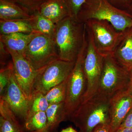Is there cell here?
<instances>
[{
  "mask_svg": "<svg viewBox=\"0 0 132 132\" xmlns=\"http://www.w3.org/2000/svg\"><path fill=\"white\" fill-rule=\"evenodd\" d=\"M85 23L68 16L56 24L54 40L59 59L75 61L86 37Z\"/></svg>",
  "mask_w": 132,
  "mask_h": 132,
  "instance_id": "1",
  "label": "cell"
},
{
  "mask_svg": "<svg viewBox=\"0 0 132 132\" xmlns=\"http://www.w3.org/2000/svg\"><path fill=\"white\" fill-rule=\"evenodd\" d=\"M111 98L97 93L81 103L68 120L79 128L80 132H93L99 125L109 124Z\"/></svg>",
  "mask_w": 132,
  "mask_h": 132,
  "instance_id": "2",
  "label": "cell"
},
{
  "mask_svg": "<svg viewBox=\"0 0 132 132\" xmlns=\"http://www.w3.org/2000/svg\"><path fill=\"white\" fill-rule=\"evenodd\" d=\"M85 23L90 20L107 21L118 31L132 27V15L126 10L118 8L108 0H86L77 16Z\"/></svg>",
  "mask_w": 132,
  "mask_h": 132,
  "instance_id": "3",
  "label": "cell"
},
{
  "mask_svg": "<svg viewBox=\"0 0 132 132\" xmlns=\"http://www.w3.org/2000/svg\"><path fill=\"white\" fill-rule=\"evenodd\" d=\"M87 46L86 36L76 60L73 68L67 79V96L65 102V110L67 119L81 104L86 90L84 62Z\"/></svg>",
  "mask_w": 132,
  "mask_h": 132,
  "instance_id": "4",
  "label": "cell"
},
{
  "mask_svg": "<svg viewBox=\"0 0 132 132\" xmlns=\"http://www.w3.org/2000/svg\"><path fill=\"white\" fill-rule=\"evenodd\" d=\"M129 78V71L113 55L104 57L97 93L111 98L119 92L127 90Z\"/></svg>",
  "mask_w": 132,
  "mask_h": 132,
  "instance_id": "5",
  "label": "cell"
},
{
  "mask_svg": "<svg viewBox=\"0 0 132 132\" xmlns=\"http://www.w3.org/2000/svg\"><path fill=\"white\" fill-rule=\"evenodd\" d=\"M93 37L95 48L104 57L113 55L124 32L118 31L107 21L90 20L85 22Z\"/></svg>",
  "mask_w": 132,
  "mask_h": 132,
  "instance_id": "6",
  "label": "cell"
},
{
  "mask_svg": "<svg viewBox=\"0 0 132 132\" xmlns=\"http://www.w3.org/2000/svg\"><path fill=\"white\" fill-rule=\"evenodd\" d=\"M86 29L87 46L84 60V69L86 80L87 87L81 103L88 100L97 93L104 58L97 52L92 34L86 27Z\"/></svg>",
  "mask_w": 132,
  "mask_h": 132,
  "instance_id": "7",
  "label": "cell"
},
{
  "mask_svg": "<svg viewBox=\"0 0 132 132\" xmlns=\"http://www.w3.org/2000/svg\"><path fill=\"white\" fill-rule=\"evenodd\" d=\"M23 56L36 71L59 59L53 38L42 34L33 38Z\"/></svg>",
  "mask_w": 132,
  "mask_h": 132,
  "instance_id": "8",
  "label": "cell"
},
{
  "mask_svg": "<svg viewBox=\"0 0 132 132\" xmlns=\"http://www.w3.org/2000/svg\"><path fill=\"white\" fill-rule=\"evenodd\" d=\"M75 63V61H66L59 59L37 71L33 93L39 92L45 95L55 86L66 80Z\"/></svg>",
  "mask_w": 132,
  "mask_h": 132,
  "instance_id": "9",
  "label": "cell"
},
{
  "mask_svg": "<svg viewBox=\"0 0 132 132\" xmlns=\"http://www.w3.org/2000/svg\"><path fill=\"white\" fill-rule=\"evenodd\" d=\"M12 58L13 73L17 84L30 101L37 72L21 55L8 51Z\"/></svg>",
  "mask_w": 132,
  "mask_h": 132,
  "instance_id": "10",
  "label": "cell"
},
{
  "mask_svg": "<svg viewBox=\"0 0 132 132\" xmlns=\"http://www.w3.org/2000/svg\"><path fill=\"white\" fill-rule=\"evenodd\" d=\"M132 109V95L127 90L119 92L110 99V132H115Z\"/></svg>",
  "mask_w": 132,
  "mask_h": 132,
  "instance_id": "11",
  "label": "cell"
},
{
  "mask_svg": "<svg viewBox=\"0 0 132 132\" xmlns=\"http://www.w3.org/2000/svg\"><path fill=\"white\" fill-rule=\"evenodd\" d=\"M0 98L6 102L17 117L24 121L26 120L28 113L29 101L17 84L14 73Z\"/></svg>",
  "mask_w": 132,
  "mask_h": 132,
  "instance_id": "12",
  "label": "cell"
},
{
  "mask_svg": "<svg viewBox=\"0 0 132 132\" xmlns=\"http://www.w3.org/2000/svg\"><path fill=\"white\" fill-rule=\"evenodd\" d=\"M37 12L55 24L69 16L63 0H46Z\"/></svg>",
  "mask_w": 132,
  "mask_h": 132,
  "instance_id": "13",
  "label": "cell"
},
{
  "mask_svg": "<svg viewBox=\"0 0 132 132\" xmlns=\"http://www.w3.org/2000/svg\"><path fill=\"white\" fill-rule=\"evenodd\" d=\"M38 34H40L17 33L1 35L0 42L5 45L8 51L15 52L23 56L29 43Z\"/></svg>",
  "mask_w": 132,
  "mask_h": 132,
  "instance_id": "14",
  "label": "cell"
},
{
  "mask_svg": "<svg viewBox=\"0 0 132 132\" xmlns=\"http://www.w3.org/2000/svg\"><path fill=\"white\" fill-rule=\"evenodd\" d=\"M113 56L128 71L132 69V27L124 31Z\"/></svg>",
  "mask_w": 132,
  "mask_h": 132,
  "instance_id": "15",
  "label": "cell"
},
{
  "mask_svg": "<svg viewBox=\"0 0 132 132\" xmlns=\"http://www.w3.org/2000/svg\"><path fill=\"white\" fill-rule=\"evenodd\" d=\"M8 104L0 98V132H25Z\"/></svg>",
  "mask_w": 132,
  "mask_h": 132,
  "instance_id": "16",
  "label": "cell"
},
{
  "mask_svg": "<svg viewBox=\"0 0 132 132\" xmlns=\"http://www.w3.org/2000/svg\"><path fill=\"white\" fill-rule=\"evenodd\" d=\"M28 10L10 1L0 0V20H27L31 17Z\"/></svg>",
  "mask_w": 132,
  "mask_h": 132,
  "instance_id": "17",
  "label": "cell"
},
{
  "mask_svg": "<svg viewBox=\"0 0 132 132\" xmlns=\"http://www.w3.org/2000/svg\"><path fill=\"white\" fill-rule=\"evenodd\" d=\"M46 113L47 121L46 132H54L61 122L68 120L65 102L50 104Z\"/></svg>",
  "mask_w": 132,
  "mask_h": 132,
  "instance_id": "18",
  "label": "cell"
},
{
  "mask_svg": "<svg viewBox=\"0 0 132 132\" xmlns=\"http://www.w3.org/2000/svg\"><path fill=\"white\" fill-rule=\"evenodd\" d=\"M27 20L36 32L53 38L56 24L41 15L38 12L31 14V17Z\"/></svg>",
  "mask_w": 132,
  "mask_h": 132,
  "instance_id": "19",
  "label": "cell"
},
{
  "mask_svg": "<svg viewBox=\"0 0 132 132\" xmlns=\"http://www.w3.org/2000/svg\"><path fill=\"white\" fill-rule=\"evenodd\" d=\"M33 32L38 33L33 30L27 20H0L1 35L17 33L30 34Z\"/></svg>",
  "mask_w": 132,
  "mask_h": 132,
  "instance_id": "20",
  "label": "cell"
},
{
  "mask_svg": "<svg viewBox=\"0 0 132 132\" xmlns=\"http://www.w3.org/2000/svg\"><path fill=\"white\" fill-rule=\"evenodd\" d=\"M47 122L46 112H38L27 116L24 127L29 132H46Z\"/></svg>",
  "mask_w": 132,
  "mask_h": 132,
  "instance_id": "21",
  "label": "cell"
},
{
  "mask_svg": "<svg viewBox=\"0 0 132 132\" xmlns=\"http://www.w3.org/2000/svg\"><path fill=\"white\" fill-rule=\"evenodd\" d=\"M67 90L66 80L50 89L45 94V97L49 104L65 102Z\"/></svg>",
  "mask_w": 132,
  "mask_h": 132,
  "instance_id": "22",
  "label": "cell"
},
{
  "mask_svg": "<svg viewBox=\"0 0 132 132\" xmlns=\"http://www.w3.org/2000/svg\"><path fill=\"white\" fill-rule=\"evenodd\" d=\"M49 105L45 94L39 92H34L29 101L27 116L38 112H46Z\"/></svg>",
  "mask_w": 132,
  "mask_h": 132,
  "instance_id": "23",
  "label": "cell"
},
{
  "mask_svg": "<svg viewBox=\"0 0 132 132\" xmlns=\"http://www.w3.org/2000/svg\"><path fill=\"white\" fill-rule=\"evenodd\" d=\"M13 73V62H9L0 71V97L4 93Z\"/></svg>",
  "mask_w": 132,
  "mask_h": 132,
  "instance_id": "24",
  "label": "cell"
},
{
  "mask_svg": "<svg viewBox=\"0 0 132 132\" xmlns=\"http://www.w3.org/2000/svg\"><path fill=\"white\" fill-rule=\"evenodd\" d=\"M63 1L68 10L69 16L78 20L77 16L78 13L86 0H63Z\"/></svg>",
  "mask_w": 132,
  "mask_h": 132,
  "instance_id": "25",
  "label": "cell"
},
{
  "mask_svg": "<svg viewBox=\"0 0 132 132\" xmlns=\"http://www.w3.org/2000/svg\"><path fill=\"white\" fill-rule=\"evenodd\" d=\"M27 9L31 14L37 12L40 6L46 0H10Z\"/></svg>",
  "mask_w": 132,
  "mask_h": 132,
  "instance_id": "26",
  "label": "cell"
},
{
  "mask_svg": "<svg viewBox=\"0 0 132 132\" xmlns=\"http://www.w3.org/2000/svg\"><path fill=\"white\" fill-rule=\"evenodd\" d=\"M111 4L115 7L124 10L123 9L129 7L132 2V0H108Z\"/></svg>",
  "mask_w": 132,
  "mask_h": 132,
  "instance_id": "27",
  "label": "cell"
},
{
  "mask_svg": "<svg viewBox=\"0 0 132 132\" xmlns=\"http://www.w3.org/2000/svg\"><path fill=\"white\" fill-rule=\"evenodd\" d=\"M125 127L132 128V109L128 114L119 128Z\"/></svg>",
  "mask_w": 132,
  "mask_h": 132,
  "instance_id": "28",
  "label": "cell"
},
{
  "mask_svg": "<svg viewBox=\"0 0 132 132\" xmlns=\"http://www.w3.org/2000/svg\"><path fill=\"white\" fill-rule=\"evenodd\" d=\"M1 43V63L2 65H5L6 57L8 54H10L9 52L7 51L5 45L2 43Z\"/></svg>",
  "mask_w": 132,
  "mask_h": 132,
  "instance_id": "29",
  "label": "cell"
},
{
  "mask_svg": "<svg viewBox=\"0 0 132 132\" xmlns=\"http://www.w3.org/2000/svg\"><path fill=\"white\" fill-rule=\"evenodd\" d=\"M93 132H110L109 124H102L97 126Z\"/></svg>",
  "mask_w": 132,
  "mask_h": 132,
  "instance_id": "30",
  "label": "cell"
},
{
  "mask_svg": "<svg viewBox=\"0 0 132 132\" xmlns=\"http://www.w3.org/2000/svg\"><path fill=\"white\" fill-rule=\"evenodd\" d=\"M129 81L127 88L128 92L132 95V69L129 71Z\"/></svg>",
  "mask_w": 132,
  "mask_h": 132,
  "instance_id": "31",
  "label": "cell"
},
{
  "mask_svg": "<svg viewBox=\"0 0 132 132\" xmlns=\"http://www.w3.org/2000/svg\"><path fill=\"white\" fill-rule=\"evenodd\" d=\"M115 132H132V128H120Z\"/></svg>",
  "mask_w": 132,
  "mask_h": 132,
  "instance_id": "32",
  "label": "cell"
},
{
  "mask_svg": "<svg viewBox=\"0 0 132 132\" xmlns=\"http://www.w3.org/2000/svg\"><path fill=\"white\" fill-rule=\"evenodd\" d=\"M60 132H78L74 129L72 127H69L63 129L61 130Z\"/></svg>",
  "mask_w": 132,
  "mask_h": 132,
  "instance_id": "33",
  "label": "cell"
},
{
  "mask_svg": "<svg viewBox=\"0 0 132 132\" xmlns=\"http://www.w3.org/2000/svg\"><path fill=\"white\" fill-rule=\"evenodd\" d=\"M126 10L130 14H131L132 15V2L129 7L128 8L127 10Z\"/></svg>",
  "mask_w": 132,
  "mask_h": 132,
  "instance_id": "34",
  "label": "cell"
}]
</instances>
